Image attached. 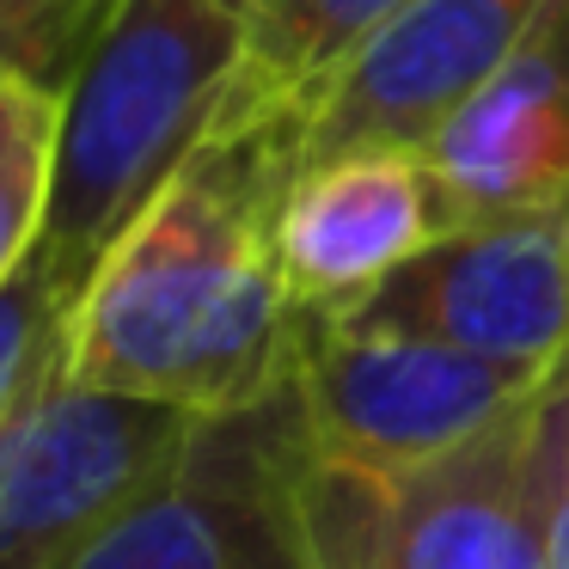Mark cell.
<instances>
[{
	"label": "cell",
	"mask_w": 569,
	"mask_h": 569,
	"mask_svg": "<svg viewBox=\"0 0 569 569\" xmlns=\"http://www.w3.org/2000/svg\"><path fill=\"white\" fill-rule=\"evenodd\" d=\"M539 398L422 466H343L307 447V569H551L539 527Z\"/></svg>",
	"instance_id": "3957f363"
},
{
	"label": "cell",
	"mask_w": 569,
	"mask_h": 569,
	"mask_svg": "<svg viewBox=\"0 0 569 569\" xmlns=\"http://www.w3.org/2000/svg\"><path fill=\"white\" fill-rule=\"evenodd\" d=\"M172 405L74 386L68 368L0 429V569H68L190 441Z\"/></svg>",
	"instance_id": "8992f818"
},
{
	"label": "cell",
	"mask_w": 569,
	"mask_h": 569,
	"mask_svg": "<svg viewBox=\"0 0 569 569\" xmlns=\"http://www.w3.org/2000/svg\"><path fill=\"white\" fill-rule=\"evenodd\" d=\"M410 0H258L251 56L221 117H307L337 68H349Z\"/></svg>",
	"instance_id": "8fae6325"
},
{
	"label": "cell",
	"mask_w": 569,
	"mask_h": 569,
	"mask_svg": "<svg viewBox=\"0 0 569 569\" xmlns=\"http://www.w3.org/2000/svg\"><path fill=\"white\" fill-rule=\"evenodd\" d=\"M56 136H62V99L38 80L0 68V288L38 251L43 214L56 184Z\"/></svg>",
	"instance_id": "7c38bea8"
},
{
	"label": "cell",
	"mask_w": 569,
	"mask_h": 569,
	"mask_svg": "<svg viewBox=\"0 0 569 569\" xmlns=\"http://www.w3.org/2000/svg\"><path fill=\"white\" fill-rule=\"evenodd\" d=\"M557 373L508 368L435 337L361 331L343 319H300L295 398L307 447L343 466H422L508 410L532 405Z\"/></svg>",
	"instance_id": "5b68a950"
},
{
	"label": "cell",
	"mask_w": 569,
	"mask_h": 569,
	"mask_svg": "<svg viewBox=\"0 0 569 569\" xmlns=\"http://www.w3.org/2000/svg\"><path fill=\"white\" fill-rule=\"evenodd\" d=\"M295 373L270 398L197 417L178 459L117 508L68 569H307Z\"/></svg>",
	"instance_id": "277c9868"
},
{
	"label": "cell",
	"mask_w": 569,
	"mask_h": 569,
	"mask_svg": "<svg viewBox=\"0 0 569 569\" xmlns=\"http://www.w3.org/2000/svg\"><path fill=\"white\" fill-rule=\"evenodd\" d=\"M68 331L74 300L43 276L38 258H26L0 288V429L68 368Z\"/></svg>",
	"instance_id": "4fadbf2b"
},
{
	"label": "cell",
	"mask_w": 569,
	"mask_h": 569,
	"mask_svg": "<svg viewBox=\"0 0 569 569\" xmlns=\"http://www.w3.org/2000/svg\"><path fill=\"white\" fill-rule=\"evenodd\" d=\"M539 527L551 569H569V410L557 380L539 398Z\"/></svg>",
	"instance_id": "9a60e30c"
},
{
	"label": "cell",
	"mask_w": 569,
	"mask_h": 569,
	"mask_svg": "<svg viewBox=\"0 0 569 569\" xmlns=\"http://www.w3.org/2000/svg\"><path fill=\"white\" fill-rule=\"evenodd\" d=\"M557 7L563 0H410L307 104L300 166L373 148L422 153Z\"/></svg>",
	"instance_id": "ba28073f"
},
{
	"label": "cell",
	"mask_w": 569,
	"mask_h": 569,
	"mask_svg": "<svg viewBox=\"0 0 569 569\" xmlns=\"http://www.w3.org/2000/svg\"><path fill=\"white\" fill-rule=\"evenodd\" d=\"M111 0H0V68L38 80L62 99L74 68L87 62Z\"/></svg>",
	"instance_id": "5bb4252c"
},
{
	"label": "cell",
	"mask_w": 569,
	"mask_h": 569,
	"mask_svg": "<svg viewBox=\"0 0 569 569\" xmlns=\"http://www.w3.org/2000/svg\"><path fill=\"white\" fill-rule=\"evenodd\" d=\"M258 0H111L62 92L56 184L31 258L80 307L172 172L214 136L251 56Z\"/></svg>",
	"instance_id": "7a4b0ae2"
},
{
	"label": "cell",
	"mask_w": 569,
	"mask_h": 569,
	"mask_svg": "<svg viewBox=\"0 0 569 569\" xmlns=\"http://www.w3.org/2000/svg\"><path fill=\"white\" fill-rule=\"evenodd\" d=\"M557 386H563V410H569V361H563V373H557Z\"/></svg>",
	"instance_id": "2e32d148"
},
{
	"label": "cell",
	"mask_w": 569,
	"mask_h": 569,
	"mask_svg": "<svg viewBox=\"0 0 569 569\" xmlns=\"http://www.w3.org/2000/svg\"><path fill=\"white\" fill-rule=\"evenodd\" d=\"M453 227L447 190L422 153L373 148L300 166L276 221V251L295 307L337 319Z\"/></svg>",
	"instance_id": "9c48e42d"
},
{
	"label": "cell",
	"mask_w": 569,
	"mask_h": 569,
	"mask_svg": "<svg viewBox=\"0 0 569 569\" xmlns=\"http://www.w3.org/2000/svg\"><path fill=\"white\" fill-rule=\"evenodd\" d=\"M295 178V117H221L87 282L68 380L190 417L270 398L295 373L307 319L276 251Z\"/></svg>",
	"instance_id": "6da1fadb"
},
{
	"label": "cell",
	"mask_w": 569,
	"mask_h": 569,
	"mask_svg": "<svg viewBox=\"0 0 569 569\" xmlns=\"http://www.w3.org/2000/svg\"><path fill=\"white\" fill-rule=\"evenodd\" d=\"M453 221L569 209V0L422 148Z\"/></svg>",
	"instance_id": "30bf717a"
},
{
	"label": "cell",
	"mask_w": 569,
	"mask_h": 569,
	"mask_svg": "<svg viewBox=\"0 0 569 569\" xmlns=\"http://www.w3.org/2000/svg\"><path fill=\"white\" fill-rule=\"evenodd\" d=\"M337 319L557 373L569 361V209L453 227Z\"/></svg>",
	"instance_id": "52a82bcc"
}]
</instances>
